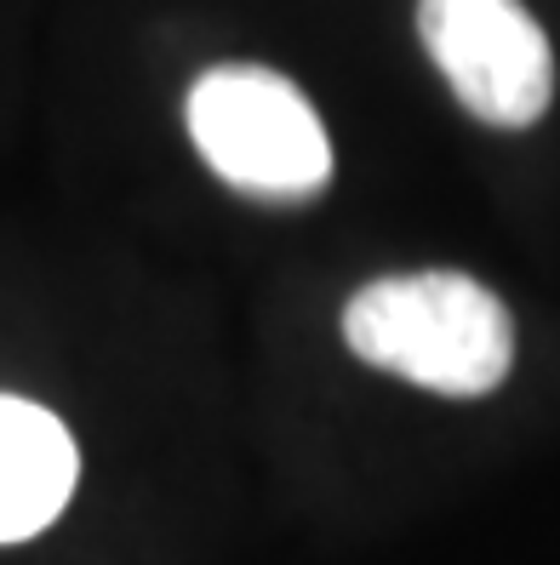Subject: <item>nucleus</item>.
<instances>
[{
  "instance_id": "obj_4",
  "label": "nucleus",
  "mask_w": 560,
  "mask_h": 565,
  "mask_svg": "<svg viewBox=\"0 0 560 565\" xmlns=\"http://www.w3.org/2000/svg\"><path fill=\"white\" fill-rule=\"evenodd\" d=\"M81 480L75 440L46 406L0 394V543L46 531Z\"/></svg>"
},
{
  "instance_id": "obj_1",
  "label": "nucleus",
  "mask_w": 560,
  "mask_h": 565,
  "mask_svg": "<svg viewBox=\"0 0 560 565\" xmlns=\"http://www.w3.org/2000/svg\"><path fill=\"white\" fill-rule=\"evenodd\" d=\"M344 338L378 372L457 401L492 394L515 360V320L504 297L452 269L360 286L344 309Z\"/></svg>"
},
{
  "instance_id": "obj_3",
  "label": "nucleus",
  "mask_w": 560,
  "mask_h": 565,
  "mask_svg": "<svg viewBox=\"0 0 560 565\" xmlns=\"http://www.w3.org/2000/svg\"><path fill=\"white\" fill-rule=\"evenodd\" d=\"M418 35L475 120L520 131L554 97V52L520 0H418Z\"/></svg>"
},
{
  "instance_id": "obj_2",
  "label": "nucleus",
  "mask_w": 560,
  "mask_h": 565,
  "mask_svg": "<svg viewBox=\"0 0 560 565\" xmlns=\"http://www.w3.org/2000/svg\"><path fill=\"white\" fill-rule=\"evenodd\" d=\"M189 138L212 172L257 201H309L332 178V143L309 97L263 63H218L189 86Z\"/></svg>"
}]
</instances>
